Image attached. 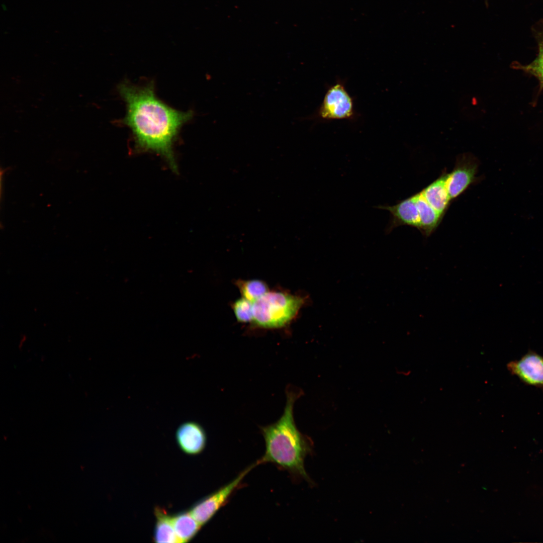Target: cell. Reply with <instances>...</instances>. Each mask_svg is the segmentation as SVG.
<instances>
[{"instance_id": "10", "label": "cell", "mask_w": 543, "mask_h": 543, "mask_svg": "<svg viewBox=\"0 0 543 543\" xmlns=\"http://www.w3.org/2000/svg\"><path fill=\"white\" fill-rule=\"evenodd\" d=\"M447 174L446 172H443L439 177L420 191L429 204L443 217L451 201L446 186Z\"/></svg>"}, {"instance_id": "8", "label": "cell", "mask_w": 543, "mask_h": 543, "mask_svg": "<svg viewBox=\"0 0 543 543\" xmlns=\"http://www.w3.org/2000/svg\"><path fill=\"white\" fill-rule=\"evenodd\" d=\"M375 208L390 213V218L386 228L387 234L400 226H409L419 229L420 219L415 194L399 201L395 205H379Z\"/></svg>"}, {"instance_id": "2", "label": "cell", "mask_w": 543, "mask_h": 543, "mask_svg": "<svg viewBox=\"0 0 543 543\" xmlns=\"http://www.w3.org/2000/svg\"><path fill=\"white\" fill-rule=\"evenodd\" d=\"M303 395L301 390L289 387L284 412L276 422L260 427L265 442V451L257 461L259 465L271 463L288 472L294 478L310 482L304 468V460L312 450L313 443L298 429L294 418L296 401Z\"/></svg>"}, {"instance_id": "11", "label": "cell", "mask_w": 543, "mask_h": 543, "mask_svg": "<svg viewBox=\"0 0 543 543\" xmlns=\"http://www.w3.org/2000/svg\"><path fill=\"white\" fill-rule=\"evenodd\" d=\"M415 195L420 219L419 230L424 236L428 237L436 229L443 216L429 204L421 192Z\"/></svg>"}, {"instance_id": "14", "label": "cell", "mask_w": 543, "mask_h": 543, "mask_svg": "<svg viewBox=\"0 0 543 543\" xmlns=\"http://www.w3.org/2000/svg\"><path fill=\"white\" fill-rule=\"evenodd\" d=\"M237 287L242 297L253 302L268 291L266 283L259 280H240Z\"/></svg>"}, {"instance_id": "3", "label": "cell", "mask_w": 543, "mask_h": 543, "mask_svg": "<svg viewBox=\"0 0 543 543\" xmlns=\"http://www.w3.org/2000/svg\"><path fill=\"white\" fill-rule=\"evenodd\" d=\"M307 299L286 292L268 291L253 302L252 322L265 329L285 327L297 317Z\"/></svg>"}, {"instance_id": "6", "label": "cell", "mask_w": 543, "mask_h": 543, "mask_svg": "<svg viewBox=\"0 0 543 543\" xmlns=\"http://www.w3.org/2000/svg\"><path fill=\"white\" fill-rule=\"evenodd\" d=\"M479 161L470 153L460 154L455 165L450 173H447L446 186L451 200L463 193L476 180Z\"/></svg>"}, {"instance_id": "15", "label": "cell", "mask_w": 543, "mask_h": 543, "mask_svg": "<svg viewBox=\"0 0 543 543\" xmlns=\"http://www.w3.org/2000/svg\"><path fill=\"white\" fill-rule=\"evenodd\" d=\"M232 309L237 321L241 323L252 322L253 302L242 297L233 303Z\"/></svg>"}, {"instance_id": "16", "label": "cell", "mask_w": 543, "mask_h": 543, "mask_svg": "<svg viewBox=\"0 0 543 543\" xmlns=\"http://www.w3.org/2000/svg\"><path fill=\"white\" fill-rule=\"evenodd\" d=\"M513 67L521 69L532 74L539 80L540 88H543V57H537L530 63L526 65L513 64Z\"/></svg>"}, {"instance_id": "7", "label": "cell", "mask_w": 543, "mask_h": 543, "mask_svg": "<svg viewBox=\"0 0 543 543\" xmlns=\"http://www.w3.org/2000/svg\"><path fill=\"white\" fill-rule=\"evenodd\" d=\"M507 369L525 385L543 389V356L529 350L519 359L507 364Z\"/></svg>"}, {"instance_id": "17", "label": "cell", "mask_w": 543, "mask_h": 543, "mask_svg": "<svg viewBox=\"0 0 543 543\" xmlns=\"http://www.w3.org/2000/svg\"><path fill=\"white\" fill-rule=\"evenodd\" d=\"M538 56L543 57V34L539 37L538 39Z\"/></svg>"}, {"instance_id": "5", "label": "cell", "mask_w": 543, "mask_h": 543, "mask_svg": "<svg viewBox=\"0 0 543 543\" xmlns=\"http://www.w3.org/2000/svg\"><path fill=\"white\" fill-rule=\"evenodd\" d=\"M256 463L255 462L245 469L232 481L194 505L190 512L201 526L207 523L226 505L232 495L241 487L242 481L246 475L254 467L258 466Z\"/></svg>"}, {"instance_id": "9", "label": "cell", "mask_w": 543, "mask_h": 543, "mask_svg": "<svg viewBox=\"0 0 543 543\" xmlns=\"http://www.w3.org/2000/svg\"><path fill=\"white\" fill-rule=\"evenodd\" d=\"M177 442L182 450L189 455H198L203 451L207 437L203 428L198 423L186 422L176 432Z\"/></svg>"}, {"instance_id": "13", "label": "cell", "mask_w": 543, "mask_h": 543, "mask_svg": "<svg viewBox=\"0 0 543 543\" xmlns=\"http://www.w3.org/2000/svg\"><path fill=\"white\" fill-rule=\"evenodd\" d=\"M171 521L182 542H188L198 533L201 525L189 512H183L171 516Z\"/></svg>"}, {"instance_id": "4", "label": "cell", "mask_w": 543, "mask_h": 543, "mask_svg": "<svg viewBox=\"0 0 543 543\" xmlns=\"http://www.w3.org/2000/svg\"><path fill=\"white\" fill-rule=\"evenodd\" d=\"M356 115L353 99L347 91L344 81L338 79L327 88L317 112L309 119L353 120Z\"/></svg>"}, {"instance_id": "12", "label": "cell", "mask_w": 543, "mask_h": 543, "mask_svg": "<svg viewBox=\"0 0 543 543\" xmlns=\"http://www.w3.org/2000/svg\"><path fill=\"white\" fill-rule=\"evenodd\" d=\"M156 523L154 532V540L156 542H182L173 528L171 516L159 507L155 509Z\"/></svg>"}, {"instance_id": "1", "label": "cell", "mask_w": 543, "mask_h": 543, "mask_svg": "<svg viewBox=\"0 0 543 543\" xmlns=\"http://www.w3.org/2000/svg\"><path fill=\"white\" fill-rule=\"evenodd\" d=\"M117 88L126 105V115L120 122L130 129L137 147L161 154L176 169L172 146L194 111H179L164 103L156 96L152 81L138 86L124 81Z\"/></svg>"}]
</instances>
